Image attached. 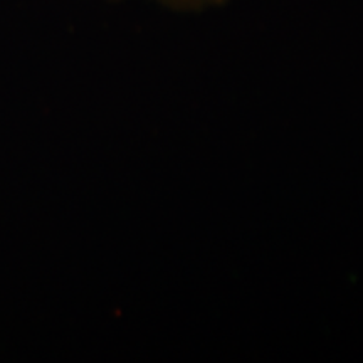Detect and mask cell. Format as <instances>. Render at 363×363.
Listing matches in <instances>:
<instances>
[{
    "label": "cell",
    "instance_id": "1",
    "mask_svg": "<svg viewBox=\"0 0 363 363\" xmlns=\"http://www.w3.org/2000/svg\"><path fill=\"white\" fill-rule=\"evenodd\" d=\"M165 6L180 9V11H197L211 6H217L222 0H160Z\"/></svg>",
    "mask_w": 363,
    "mask_h": 363
}]
</instances>
